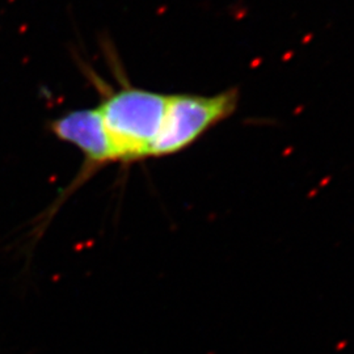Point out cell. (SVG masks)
Masks as SVG:
<instances>
[{
    "mask_svg": "<svg viewBox=\"0 0 354 354\" xmlns=\"http://www.w3.org/2000/svg\"><path fill=\"white\" fill-rule=\"evenodd\" d=\"M100 92L96 106L113 143L118 163L131 165L150 158L152 145L165 118L168 95L140 88L121 77L112 88L92 76Z\"/></svg>",
    "mask_w": 354,
    "mask_h": 354,
    "instance_id": "obj_1",
    "label": "cell"
},
{
    "mask_svg": "<svg viewBox=\"0 0 354 354\" xmlns=\"http://www.w3.org/2000/svg\"><path fill=\"white\" fill-rule=\"evenodd\" d=\"M239 91L232 88L212 96L168 95L165 118L150 158H165L189 149L209 130L235 113Z\"/></svg>",
    "mask_w": 354,
    "mask_h": 354,
    "instance_id": "obj_2",
    "label": "cell"
},
{
    "mask_svg": "<svg viewBox=\"0 0 354 354\" xmlns=\"http://www.w3.org/2000/svg\"><path fill=\"white\" fill-rule=\"evenodd\" d=\"M48 130L57 140L73 145L84 156V165L71 190L105 165L118 163L113 143L97 108L70 111L51 120Z\"/></svg>",
    "mask_w": 354,
    "mask_h": 354,
    "instance_id": "obj_3",
    "label": "cell"
}]
</instances>
